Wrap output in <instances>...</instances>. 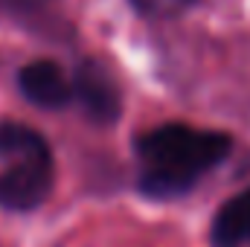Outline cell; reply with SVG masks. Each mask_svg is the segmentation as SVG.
<instances>
[{
    "mask_svg": "<svg viewBox=\"0 0 250 247\" xmlns=\"http://www.w3.org/2000/svg\"><path fill=\"white\" fill-rule=\"evenodd\" d=\"M233 151V137L184 123L157 125L137 137V186L148 198H181Z\"/></svg>",
    "mask_w": 250,
    "mask_h": 247,
    "instance_id": "6da1fadb",
    "label": "cell"
},
{
    "mask_svg": "<svg viewBox=\"0 0 250 247\" xmlns=\"http://www.w3.org/2000/svg\"><path fill=\"white\" fill-rule=\"evenodd\" d=\"M56 163L47 140L23 123H0V206L29 212L53 189Z\"/></svg>",
    "mask_w": 250,
    "mask_h": 247,
    "instance_id": "7a4b0ae2",
    "label": "cell"
},
{
    "mask_svg": "<svg viewBox=\"0 0 250 247\" xmlns=\"http://www.w3.org/2000/svg\"><path fill=\"white\" fill-rule=\"evenodd\" d=\"M73 99L93 123H114L123 111V93L117 79L108 73V67L96 59H84L76 64V73L70 79Z\"/></svg>",
    "mask_w": 250,
    "mask_h": 247,
    "instance_id": "3957f363",
    "label": "cell"
},
{
    "mask_svg": "<svg viewBox=\"0 0 250 247\" xmlns=\"http://www.w3.org/2000/svg\"><path fill=\"white\" fill-rule=\"evenodd\" d=\"M18 87L32 105H38L44 111H56V108H64L67 102H73L70 76L53 59L26 62L18 70Z\"/></svg>",
    "mask_w": 250,
    "mask_h": 247,
    "instance_id": "277c9868",
    "label": "cell"
},
{
    "mask_svg": "<svg viewBox=\"0 0 250 247\" xmlns=\"http://www.w3.org/2000/svg\"><path fill=\"white\" fill-rule=\"evenodd\" d=\"M212 247H239L250 242V186L233 195L212 218Z\"/></svg>",
    "mask_w": 250,
    "mask_h": 247,
    "instance_id": "5b68a950",
    "label": "cell"
},
{
    "mask_svg": "<svg viewBox=\"0 0 250 247\" xmlns=\"http://www.w3.org/2000/svg\"><path fill=\"white\" fill-rule=\"evenodd\" d=\"M128 3L146 18H175L187 12L195 0H128Z\"/></svg>",
    "mask_w": 250,
    "mask_h": 247,
    "instance_id": "8992f818",
    "label": "cell"
},
{
    "mask_svg": "<svg viewBox=\"0 0 250 247\" xmlns=\"http://www.w3.org/2000/svg\"><path fill=\"white\" fill-rule=\"evenodd\" d=\"M0 3L15 6V9H35V6H41V3H47V0H0Z\"/></svg>",
    "mask_w": 250,
    "mask_h": 247,
    "instance_id": "52a82bcc",
    "label": "cell"
}]
</instances>
